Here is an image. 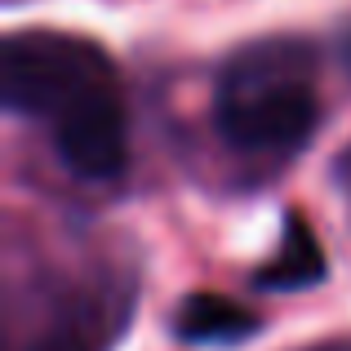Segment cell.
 <instances>
[{
  "label": "cell",
  "instance_id": "1",
  "mask_svg": "<svg viewBox=\"0 0 351 351\" xmlns=\"http://www.w3.org/2000/svg\"><path fill=\"white\" fill-rule=\"evenodd\" d=\"M9 112L49 125L53 152L76 178H116L129 160V120L116 67L94 40L67 32H14L0 49Z\"/></svg>",
  "mask_w": 351,
  "mask_h": 351
},
{
  "label": "cell",
  "instance_id": "2",
  "mask_svg": "<svg viewBox=\"0 0 351 351\" xmlns=\"http://www.w3.org/2000/svg\"><path fill=\"white\" fill-rule=\"evenodd\" d=\"M320 103L311 89V53L298 40H263L240 49L218 76L214 125L245 156H289L311 138Z\"/></svg>",
  "mask_w": 351,
  "mask_h": 351
},
{
  "label": "cell",
  "instance_id": "3",
  "mask_svg": "<svg viewBox=\"0 0 351 351\" xmlns=\"http://www.w3.org/2000/svg\"><path fill=\"white\" fill-rule=\"evenodd\" d=\"M129 298L94 293V298H67L49 311V325L36 329L14 351H112L125 329Z\"/></svg>",
  "mask_w": 351,
  "mask_h": 351
},
{
  "label": "cell",
  "instance_id": "4",
  "mask_svg": "<svg viewBox=\"0 0 351 351\" xmlns=\"http://www.w3.org/2000/svg\"><path fill=\"white\" fill-rule=\"evenodd\" d=\"M173 334L182 343H245L249 334H258V316L245 311L240 302L223 298V293H191L178 311H173Z\"/></svg>",
  "mask_w": 351,
  "mask_h": 351
},
{
  "label": "cell",
  "instance_id": "5",
  "mask_svg": "<svg viewBox=\"0 0 351 351\" xmlns=\"http://www.w3.org/2000/svg\"><path fill=\"white\" fill-rule=\"evenodd\" d=\"M320 276H325V254H320L316 236L307 232L302 218H289L280 254L258 267L254 285L258 289H302V285H316Z\"/></svg>",
  "mask_w": 351,
  "mask_h": 351
},
{
  "label": "cell",
  "instance_id": "6",
  "mask_svg": "<svg viewBox=\"0 0 351 351\" xmlns=\"http://www.w3.org/2000/svg\"><path fill=\"white\" fill-rule=\"evenodd\" d=\"M334 173H338V182H343V191L351 196V147L343 156H338V165H334Z\"/></svg>",
  "mask_w": 351,
  "mask_h": 351
},
{
  "label": "cell",
  "instance_id": "7",
  "mask_svg": "<svg viewBox=\"0 0 351 351\" xmlns=\"http://www.w3.org/2000/svg\"><path fill=\"white\" fill-rule=\"evenodd\" d=\"M338 58H343V67H347V76H351V23H347V32L338 36Z\"/></svg>",
  "mask_w": 351,
  "mask_h": 351
}]
</instances>
